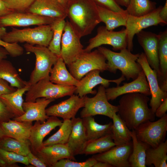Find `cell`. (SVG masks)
<instances>
[{
  "label": "cell",
  "instance_id": "1",
  "mask_svg": "<svg viewBox=\"0 0 167 167\" xmlns=\"http://www.w3.org/2000/svg\"><path fill=\"white\" fill-rule=\"evenodd\" d=\"M149 100L148 96L139 92L124 94L119 100L117 114L130 130H135L143 123L155 120V114L148 106Z\"/></svg>",
  "mask_w": 167,
  "mask_h": 167
},
{
  "label": "cell",
  "instance_id": "2",
  "mask_svg": "<svg viewBox=\"0 0 167 167\" xmlns=\"http://www.w3.org/2000/svg\"><path fill=\"white\" fill-rule=\"evenodd\" d=\"M66 9L69 21L80 38L91 34L101 22L93 0H69Z\"/></svg>",
  "mask_w": 167,
  "mask_h": 167
},
{
  "label": "cell",
  "instance_id": "3",
  "mask_svg": "<svg viewBox=\"0 0 167 167\" xmlns=\"http://www.w3.org/2000/svg\"><path fill=\"white\" fill-rule=\"evenodd\" d=\"M107 61V71L116 73L118 70L126 79L133 80L136 79L143 70L141 65L137 62L139 53L133 54L127 48L119 53L113 51L106 47L99 46L97 49Z\"/></svg>",
  "mask_w": 167,
  "mask_h": 167
},
{
  "label": "cell",
  "instance_id": "4",
  "mask_svg": "<svg viewBox=\"0 0 167 167\" xmlns=\"http://www.w3.org/2000/svg\"><path fill=\"white\" fill-rule=\"evenodd\" d=\"M11 30L2 37L3 41L10 43L26 42L32 45L48 47L53 36L50 24L38 26L22 29L12 28Z\"/></svg>",
  "mask_w": 167,
  "mask_h": 167
},
{
  "label": "cell",
  "instance_id": "5",
  "mask_svg": "<svg viewBox=\"0 0 167 167\" xmlns=\"http://www.w3.org/2000/svg\"><path fill=\"white\" fill-rule=\"evenodd\" d=\"M24 47L26 52L33 53L36 57L35 67L27 81L28 85L30 86L42 79L49 78L52 67L59 57L45 46L26 43Z\"/></svg>",
  "mask_w": 167,
  "mask_h": 167
},
{
  "label": "cell",
  "instance_id": "6",
  "mask_svg": "<svg viewBox=\"0 0 167 167\" xmlns=\"http://www.w3.org/2000/svg\"><path fill=\"white\" fill-rule=\"evenodd\" d=\"M106 59L97 49L89 52L84 51L71 63L67 65L70 73L79 81L87 73L95 70L107 71Z\"/></svg>",
  "mask_w": 167,
  "mask_h": 167
},
{
  "label": "cell",
  "instance_id": "7",
  "mask_svg": "<svg viewBox=\"0 0 167 167\" xmlns=\"http://www.w3.org/2000/svg\"><path fill=\"white\" fill-rule=\"evenodd\" d=\"M76 87L54 83L49 78L42 79L31 86L25 94V101H35L39 98L57 99L71 96L75 92Z\"/></svg>",
  "mask_w": 167,
  "mask_h": 167
},
{
  "label": "cell",
  "instance_id": "8",
  "mask_svg": "<svg viewBox=\"0 0 167 167\" xmlns=\"http://www.w3.org/2000/svg\"><path fill=\"white\" fill-rule=\"evenodd\" d=\"M160 118L154 122L148 120L139 126L135 130L138 139L152 148L164 141L167 131V114Z\"/></svg>",
  "mask_w": 167,
  "mask_h": 167
},
{
  "label": "cell",
  "instance_id": "9",
  "mask_svg": "<svg viewBox=\"0 0 167 167\" xmlns=\"http://www.w3.org/2000/svg\"><path fill=\"white\" fill-rule=\"evenodd\" d=\"M84 108L80 112L81 118L97 115H104L112 119L114 113L118 110L117 106L110 104L105 93V88L102 85L98 88L96 95L92 97L84 96Z\"/></svg>",
  "mask_w": 167,
  "mask_h": 167
},
{
  "label": "cell",
  "instance_id": "10",
  "mask_svg": "<svg viewBox=\"0 0 167 167\" xmlns=\"http://www.w3.org/2000/svg\"><path fill=\"white\" fill-rule=\"evenodd\" d=\"M162 6L156 8L146 15L138 17L128 15L125 29L127 40V49L131 52L133 50V40L134 36L143 29L158 24H166L160 17L159 13Z\"/></svg>",
  "mask_w": 167,
  "mask_h": 167
},
{
  "label": "cell",
  "instance_id": "11",
  "mask_svg": "<svg viewBox=\"0 0 167 167\" xmlns=\"http://www.w3.org/2000/svg\"><path fill=\"white\" fill-rule=\"evenodd\" d=\"M97 34L89 40L88 44L84 51L89 52L94 49L103 45H109L114 51L127 48V40L125 29L119 31L109 30L105 26L99 27Z\"/></svg>",
  "mask_w": 167,
  "mask_h": 167
},
{
  "label": "cell",
  "instance_id": "12",
  "mask_svg": "<svg viewBox=\"0 0 167 167\" xmlns=\"http://www.w3.org/2000/svg\"><path fill=\"white\" fill-rule=\"evenodd\" d=\"M80 38L72 28L69 20L65 22L61 42V57L67 65L84 51Z\"/></svg>",
  "mask_w": 167,
  "mask_h": 167
},
{
  "label": "cell",
  "instance_id": "13",
  "mask_svg": "<svg viewBox=\"0 0 167 167\" xmlns=\"http://www.w3.org/2000/svg\"><path fill=\"white\" fill-rule=\"evenodd\" d=\"M56 19L27 12L13 11L0 17V26L5 28L51 24Z\"/></svg>",
  "mask_w": 167,
  "mask_h": 167
},
{
  "label": "cell",
  "instance_id": "14",
  "mask_svg": "<svg viewBox=\"0 0 167 167\" xmlns=\"http://www.w3.org/2000/svg\"><path fill=\"white\" fill-rule=\"evenodd\" d=\"M137 62L141 65L146 77L151 95L149 105L152 112L155 114L158 107L167 97V92L160 88L157 74L149 65L144 53L139 54Z\"/></svg>",
  "mask_w": 167,
  "mask_h": 167
},
{
  "label": "cell",
  "instance_id": "15",
  "mask_svg": "<svg viewBox=\"0 0 167 167\" xmlns=\"http://www.w3.org/2000/svg\"><path fill=\"white\" fill-rule=\"evenodd\" d=\"M132 141L125 144L115 145L108 150L92 157L97 161L107 163L115 167H131L129 159L132 150Z\"/></svg>",
  "mask_w": 167,
  "mask_h": 167
},
{
  "label": "cell",
  "instance_id": "16",
  "mask_svg": "<svg viewBox=\"0 0 167 167\" xmlns=\"http://www.w3.org/2000/svg\"><path fill=\"white\" fill-rule=\"evenodd\" d=\"M136 35L149 65L156 71L158 78L160 76L158 52V34L142 30Z\"/></svg>",
  "mask_w": 167,
  "mask_h": 167
},
{
  "label": "cell",
  "instance_id": "17",
  "mask_svg": "<svg viewBox=\"0 0 167 167\" xmlns=\"http://www.w3.org/2000/svg\"><path fill=\"white\" fill-rule=\"evenodd\" d=\"M134 92L140 93L148 96L151 95L149 85L143 70L137 78L131 82L124 83L121 86L105 88L108 101L114 100L125 94Z\"/></svg>",
  "mask_w": 167,
  "mask_h": 167
},
{
  "label": "cell",
  "instance_id": "18",
  "mask_svg": "<svg viewBox=\"0 0 167 167\" xmlns=\"http://www.w3.org/2000/svg\"><path fill=\"white\" fill-rule=\"evenodd\" d=\"M62 123L58 117L54 116H49L43 122L36 121L31 128L29 139L33 153H35L43 146L44 138L52 130L60 127Z\"/></svg>",
  "mask_w": 167,
  "mask_h": 167
},
{
  "label": "cell",
  "instance_id": "19",
  "mask_svg": "<svg viewBox=\"0 0 167 167\" xmlns=\"http://www.w3.org/2000/svg\"><path fill=\"white\" fill-rule=\"evenodd\" d=\"M84 96L81 97L73 94L67 99L46 109V113L49 116L71 120L75 117L79 109L84 106Z\"/></svg>",
  "mask_w": 167,
  "mask_h": 167
},
{
  "label": "cell",
  "instance_id": "20",
  "mask_svg": "<svg viewBox=\"0 0 167 167\" xmlns=\"http://www.w3.org/2000/svg\"><path fill=\"white\" fill-rule=\"evenodd\" d=\"M100 72L99 70H95L87 73L79 80L80 84L76 87L75 93L78 94V96L81 97L84 96L88 94H95L97 92L92 89L98 85L101 84L105 88H107L109 85L110 83L113 82L116 84L117 86H118L122 82L126 79L122 75L117 79H106L100 75Z\"/></svg>",
  "mask_w": 167,
  "mask_h": 167
},
{
  "label": "cell",
  "instance_id": "21",
  "mask_svg": "<svg viewBox=\"0 0 167 167\" xmlns=\"http://www.w3.org/2000/svg\"><path fill=\"white\" fill-rule=\"evenodd\" d=\"M54 100L42 97L37 99L35 101L24 102L22 106L24 113L13 119L20 122L39 121L43 122L49 117L46 113V107Z\"/></svg>",
  "mask_w": 167,
  "mask_h": 167
},
{
  "label": "cell",
  "instance_id": "22",
  "mask_svg": "<svg viewBox=\"0 0 167 167\" xmlns=\"http://www.w3.org/2000/svg\"><path fill=\"white\" fill-rule=\"evenodd\" d=\"M27 12L55 19L67 17L66 8L57 0H34Z\"/></svg>",
  "mask_w": 167,
  "mask_h": 167
},
{
  "label": "cell",
  "instance_id": "23",
  "mask_svg": "<svg viewBox=\"0 0 167 167\" xmlns=\"http://www.w3.org/2000/svg\"><path fill=\"white\" fill-rule=\"evenodd\" d=\"M48 167H52L57 162L64 159H75L66 144H56L43 146L34 153Z\"/></svg>",
  "mask_w": 167,
  "mask_h": 167
},
{
  "label": "cell",
  "instance_id": "24",
  "mask_svg": "<svg viewBox=\"0 0 167 167\" xmlns=\"http://www.w3.org/2000/svg\"><path fill=\"white\" fill-rule=\"evenodd\" d=\"M32 122L10 119L0 123V136L7 137L26 141L29 140Z\"/></svg>",
  "mask_w": 167,
  "mask_h": 167
},
{
  "label": "cell",
  "instance_id": "25",
  "mask_svg": "<svg viewBox=\"0 0 167 167\" xmlns=\"http://www.w3.org/2000/svg\"><path fill=\"white\" fill-rule=\"evenodd\" d=\"M72 128L66 143L74 156L80 154L87 141L82 118L75 117L71 119Z\"/></svg>",
  "mask_w": 167,
  "mask_h": 167
},
{
  "label": "cell",
  "instance_id": "26",
  "mask_svg": "<svg viewBox=\"0 0 167 167\" xmlns=\"http://www.w3.org/2000/svg\"><path fill=\"white\" fill-rule=\"evenodd\" d=\"M158 52L160 76L157 79L159 86L163 92L167 91V30L159 34Z\"/></svg>",
  "mask_w": 167,
  "mask_h": 167
},
{
  "label": "cell",
  "instance_id": "27",
  "mask_svg": "<svg viewBox=\"0 0 167 167\" xmlns=\"http://www.w3.org/2000/svg\"><path fill=\"white\" fill-rule=\"evenodd\" d=\"M50 74L49 80L54 83L76 87L80 84L79 81L75 79L67 70L61 57H58Z\"/></svg>",
  "mask_w": 167,
  "mask_h": 167
},
{
  "label": "cell",
  "instance_id": "28",
  "mask_svg": "<svg viewBox=\"0 0 167 167\" xmlns=\"http://www.w3.org/2000/svg\"><path fill=\"white\" fill-rule=\"evenodd\" d=\"M87 140L95 139L112 133V123L102 125L97 123L92 116L82 118Z\"/></svg>",
  "mask_w": 167,
  "mask_h": 167
},
{
  "label": "cell",
  "instance_id": "29",
  "mask_svg": "<svg viewBox=\"0 0 167 167\" xmlns=\"http://www.w3.org/2000/svg\"><path fill=\"white\" fill-rule=\"evenodd\" d=\"M97 7L101 22L105 23L107 29L113 31L119 27L125 26L128 15L127 12H118L98 6Z\"/></svg>",
  "mask_w": 167,
  "mask_h": 167
},
{
  "label": "cell",
  "instance_id": "30",
  "mask_svg": "<svg viewBox=\"0 0 167 167\" xmlns=\"http://www.w3.org/2000/svg\"><path fill=\"white\" fill-rule=\"evenodd\" d=\"M30 87V86L27 85L23 88L17 89L12 92L0 96V98L15 117L20 116L24 113L22 106L24 102L23 96L29 90Z\"/></svg>",
  "mask_w": 167,
  "mask_h": 167
},
{
  "label": "cell",
  "instance_id": "31",
  "mask_svg": "<svg viewBox=\"0 0 167 167\" xmlns=\"http://www.w3.org/2000/svg\"><path fill=\"white\" fill-rule=\"evenodd\" d=\"M112 119L111 132L115 145H122L132 141L131 131L116 113L114 114Z\"/></svg>",
  "mask_w": 167,
  "mask_h": 167
},
{
  "label": "cell",
  "instance_id": "32",
  "mask_svg": "<svg viewBox=\"0 0 167 167\" xmlns=\"http://www.w3.org/2000/svg\"><path fill=\"white\" fill-rule=\"evenodd\" d=\"M0 78L17 89L21 88L28 85L27 82L21 78L12 63L5 59L0 61Z\"/></svg>",
  "mask_w": 167,
  "mask_h": 167
},
{
  "label": "cell",
  "instance_id": "33",
  "mask_svg": "<svg viewBox=\"0 0 167 167\" xmlns=\"http://www.w3.org/2000/svg\"><path fill=\"white\" fill-rule=\"evenodd\" d=\"M146 154V166L153 165L155 167H167V139L155 148L149 147Z\"/></svg>",
  "mask_w": 167,
  "mask_h": 167
},
{
  "label": "cell",
  "instance_id": "34",
  "mask_svg": "<svg viewBox=\"0 0 167 167\" xmlns=\"http://www.w3.org/2000/svg\"><path fill=\"white\" fill-rule=\"evenodd\" d=\"M131 131L133 148L129 159L131 167H146V151L150 147L138 139L135 130Z\"/></svg>",
  "mask_w": 167,
  "mask_h": 167
},
{
  "label": "cell",
  "instance_id": "35",
  "mask_svg": "<svg viewBox=\"0 0 167 167\" xmlns=\"http://www.w3.org/2000/svg\"><path fill=\"white\" fill-rule=\"evenodd\" d=\"M112 134L87 141L80 154H96L105 152L115 146Z\"/></svg>",
  "mask_w": 167,
  "mask_h": 167
},
{
  "label": "cell",
  "instance_id": "36",
  "mask_svg": "<svg viewBox=\"0 0 167 167\" xmlns=\"http://www.w3.org/2000/svg\"><path fill=\"white\" fill-rule=\"evenodd\" d=\"M0 149L25 156L31 151L29 140L23 141L7 137L1 138Z\"/></svg>",
  "mask_w": 167,
  "mask_h": 167
},
{
  "label": "cell",
  "instance_id": "37",
  "mask_svg": "<svg viewBox=\"0 0 167 167\" xmlns=\"http://www.w3.org/2000/svg\"><path fill=\"white\" fill-rule=\"evenodd\" d=\"M65 22V19H56L50 24L53 36L48 48L58 57H61V42Z\"/></svg>",
  "mask_w": 167,
  "mask_h": 167
},
{
  "label": "cell",
  "instance_id": "38",
  "mask_svg": "<svg viewBox=\"0 0 167 167\" xmlns=\"http://www.w3.org/2000/svg\"><path fill=\"white\" fill-rule=\"evenodd\" d=\"M126 10L129 15L138 17L152 11L156 3L150 0H129Z\"/></svg>",
  "mask_w": 167,
  "mask_h": 167
},
{
  "label": "cell",
  "instance_id": "39",
  "mask_svg": "<svg viewBox=\"0 0 167 167\" xmlns=\"http://www.w3.org/2000/svg\"><path fill=\"white\" fill-rule=\"evenodd\" d=\"M72 128L71 120H63L59 130L43 142V146L56 144H66L68 141Z\"/></svg>",
  "mask_w": 167,
  "mask_h": 167
},
{
  "label": "cell",
  "instance_id": "40",
  "mask_svg": "<svg viewBox=\"0 0 167 167\" xmlns=\"http://www.w3.org/2000/svg\"><path fill=\"white\" fill-rule=\"evenodd\" d=\"M26 165L29 164L27 156L0 149V167H18L17 163Z\"/></svg>",
  "mask_w": 167,
  "mask_h": 167
},
{
  "label": "cell",
  "instance_id": "41",
  "mask_svg": "<svg viewBox=\"0 0 167 167\" xmlns=\"http://www.w3.org/2000/svg\"><path fill=\"white\" fill-rule=\"evenodd\" d=\"M97 161L92 157L84 161L79 162L69 159H64L57 162L52 167H93Z\"/></svg>",
  "mask_w": 167,
  "mask_h": 167
},
{
  "label": "cell",
  "instance_id": "42",
  "mask_svg": "<svg viewBox=\"0 0 167 167\" xmlns=\"http://www.w3.org/2000/svg\"><path fill=\"white\" fill-rule=\"evenodd\" d=\"M6 6L13 11L25 12L34 0H2Z\"/></svg>",
  "mask_w": 167,
  "mask_h": 167
},
{
  "label": "cell",
  "instance_id": "43",
  "mask_svg": "<svg viewBox=\"0 0 167 167\" xmlns=\"http://www.w3.org/2000/svg\"><path fill=\"white\" fill-rule=\"evenodd\" d=\"M0 46L4 48L9 55L13 57L19 56L24 53V48L18 43H8L0 39Z\"/></svg>",
  "mask_w": 167,
  "mask_h": 167
},
{
  "label": "cell",
  "instance_id": "44",
  "mask_svg": "<svg viewBox=\"0 0 167 167\" xmlns=\"http://www.w3.org/2000/svg\"><path fill=\"white\" fill-rule=\"evenodd\" d=\"M97 6L105 9L118 12L125 13L124 10L117 2L115 0H93Z\"/></svg>",
  "mask_w": 167,
  "mask_h": 167
},
{
  "label": "cell",
  "instance_id": "45",
  "mask_svg": "<svg viewBox=\"0 0 167 167\" xmlns=\"http://www.w3.org/2000/svg\"><path fill=\"white\" fill-rule=\"evenodd\" d=\"M15 117L14 115L0 98V123L7 121Z\"/></svg>",
  "mask_w": 167,
  "mask_h": 167
},
{
  "label": "cell",
  "instance_id": "46",
  "mask_svg": "<svg viewBox=\"0 0 167 167\" xmlns=\"http://www.w3.org/2000/svg\"><path fill=\"white\" fill-rule=\"evenodd\" d=\"M29 164L36 167H46L47 165L32 151L26 156Z\"/></svg>",
  "mask_w": 167,
  "mask_h": 167
},
{
  "label": "cell",
  "instance_id": "47",
  "mask_svg": "<svg viewBox=\"0 0 167 167\" xmlns=\"http://www.w3.org/2000/svg\"><path fill=\"white\" fill-rule=\"evenodd\" d=\"M6 81L0 78V96L15 91L17 88L10 85Z\"/></svg>",
  "mask_w": 167,
  "mask_h": 167
},
{
  "label": "cell",
  "instance_id": "48",
  "mask_svg": "<svg viewBox=\"0 0 167 167\" xmlns=\"http://www.w3.org/2000/svg\"><path fill=\"white\" fill-rule=\"evenodd\" d=\"M167 110V97L165 99L156 109L155 113V116L161 118L166 114Z\"/></svg>",
  "mask_w": 167,
  "mask_h": 167
},
{
  "label": "cell",
  "instance_id": "49",
  "mask_svg": "<svg viewBox=\"0 0 167 167\" xmlns=\"http://www.w3.org/2000/svg\"><path fill=\"white\" fill-rule=\"evenodd\" d=\"M13 12L6 6L2 0H0V17L6 15Z\"/></svg>",
  "mask_w": 167,
  "mask_h": 167
},
{
  "label": "cell",
  "instance_id": "50",
  "mask_svg": "<svg viewBox=\"0 0 167 167\" xmlns=\"http://www.w3.org/2000/svg\"><path fill=\"white\" fill-rule=\"evenodd\" d=\"M159 16L163 21L167 23V0L160 11Z\"/></svg>",
  "mask_w": 167,
  "mask_h": 167
},
{
  "label": "cell",
  "instance_id": "51",
  "mask_svg": "<svg viewBox=\"0 0 167 167\" xmlns=\"http://www.w3.org/2000/svg\"><path fill=\"white\" fill-rule=\"evenodd\" d=\"M9 54L6 49L3 47L0 46V61L6 59Z\"/></svg>",
  "mask_w": 167,
  "mask_h": 167
},
{
  "label": "cell",
  "instance_id": "52",
  "mask_svg": "<svg viewBox=\"0 0 167 167\" xmlns=\"http://www.w3.org/2000/svg\"><path fill=\"white\" fill-rule=\"evenodd\" d=\"M93 167H113L109 164L104 162L97 161Z\"/></svg>",
  "mask_w": 167,
  "mask_h": 167
},
{
  "label": "cell",
  "instance_id": "53",
  "mask_svg": "<svg viewBox=\"0 0 167 167\" xmlns=\"http://www.w3.org/2000/svg\"><path fill=\"white\" fill-rule=\"evenodd\" d=\"M129 0H115L120 5L126 7L128 4Z\"/></svg>",
  "mask_w": 167,
  "mask_h": 167
},
{
  "label": "cell",
  "instance_id": "54",
  "mask_svg": "<svg viewBox=\"0 0 167 167\" xmlns=\"http://www.w3.org/2000/svg\"><path fill=\"white\" fill-rule=\"evenodd\" d=\"M6 29L4 27L0 26V39L6 33Z\"/></svg>",
  "mask_w": 167,
  "mask_h": 167
},
{
  "label": "cell",
  "instance_id": "55",
  "mask_svg": "<svg viewBox=\"0 0 167 167\" xmlns=\"http://www.w3.org/2000/svg\"><path fill=\"white\" fill-rule=\"evenodd\" d=\"M66 8L69 0H57Z\"/></svg>",
  "mask_w": 167,
  "mask_h": 167
},
{
  "label": "cell",
  "instance_id": "56",
  "mask_svg": "<svg viewBox=\"0 0 167 167\" xmlns=\"http://www.w3.org/2000/svg\"><path fill=\"white\" fill-rule=\"evenodd\" d=\"M1 138V137L0 136V139Z\"/></svg>",
  "mask_w": 167,
  "mask_h": 167
}]
</instances>
